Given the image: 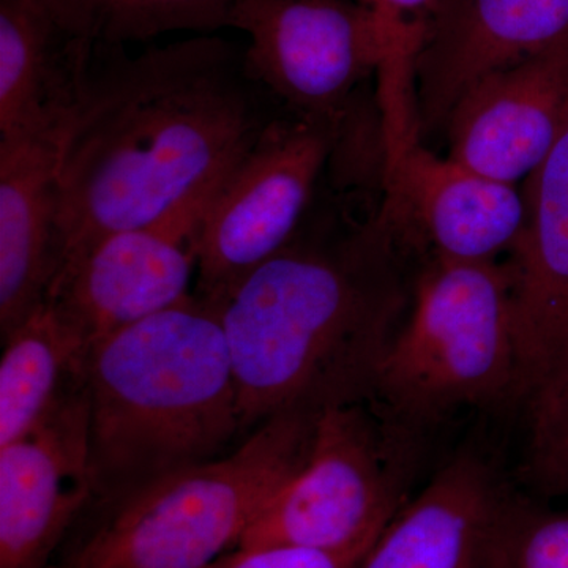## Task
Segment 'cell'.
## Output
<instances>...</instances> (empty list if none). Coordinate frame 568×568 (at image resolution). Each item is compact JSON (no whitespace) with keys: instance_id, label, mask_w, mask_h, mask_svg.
Returning a JSON list of instances; mask_svg holds the SVG:
<instances>
[{"instance_id":"3957f363","label":"cell","mask_w":568,"mask_h":568,"mask_svg":"<svg viewBox=\"0 0 568 568\" xmlns=\"http://www.w3.org/2000/svg\"><path fill=\"white\" fill-rule=\"evenodd\" d=\"M82 384L95 493L220 457L244 429L222 324L196 295L89 346Z\"/></svg>"},{"instance_id":"7402d4cb","label":"cell","mask_w":568,"mask_h":568,"mask_svg":"<svg viewBox=\"0 0 568 568\" xmlns=\"http://www.w3.org/2000/svg\"><path fill=\"white\" fill-rule=\"evenodd\" d=\"M375 10L388 39V54L416 58L437 0H362Z\"/></svg>"},{"instance_id":"ba28073f","label":"cell","mask_w":568,"mask_h":568,"mask_svg":"<svg viewBox=\"0 0 568 568\" xmlns=\"http://www.w3.org/2000/svg\"><path fill=\"white\" fill-rule=\"evenodd\" d=\"M230 28L248 36V69L284 110L338 126L388 59L386 29L362 0H235Z\"/></svg>"},{"instance_id":"9c48e42d","label":"cell","mask_w":568,"mask_h":568,"mask_svg":"<svg viewBox=\"0 0 568 568\" xmlns=\"http://www.w3.org/2000/svg\"><path fill=\"white\" fill-rule=\"evenodd\" d=\"M207 204L74 246L63 254L44 302L91 346L189 301Z\"/></svg>"},{"instance_id":"277c9868","label":"cell","mask_w":568,"mask_h":568,"mask_svg":"<svg viewBox=\"0 0 568 568\" xmlns=\"http://www.w3.org/2000/svg\"><path fill=\"white\" fill-rule=\"evenodd\" d=\"M510 399L523 402L510 268L429 256L369 402L422 437L458 410Z\"/></svg>"},{"instance_id":"7a4b0ae2","label":"cell","mask_w":568,"mask_h":568,"mask_svg":"<svg viewBox=\"0 0 568 568\" xmlns=\"http://www.w3.org/2000/svg\"><path fill=\"white\" fill-rule=\"evenodd\" d=\"M418 246L388 194L362 223H310L306 213L278 253L204 301L222 324L242 428L291 410L372 399L409 312Z\"/></svg>"},{"instance_id":"e0dca14e","label":"cell","mask_w":568,"mask_h":568,"mask_svg":"<svg viewBox=\"0 0 568 568\" xmlns=\"http://www.w3.org/2000/svg\"><path fill=\"white\" fill-rule=\"evenodd\" d=\"M97 44L69 0H0V136L70 123Z\"/></svg>"},{"instance_id":"2e32d148","label":"cell","mask_w":568,"mask_h":568,"mask_svg":"<svg viewBox=\"0 0 568 568\" xmlns=\"http://www.w3.org/2000/svg\"><path fill=\"white\" fill-rule=\"evenodd\" d=\"M70 123L0 136L2 338L43 304L61 264V164Z\"/></svg>"},{"instance_id":"6da1fadb","label":"cell","mask_w":568,"mask_h":568,"mask_svg":"<svg viewBox=\"0 0 568 568\" xmlns=\"http://www.w3.org/2000/svg\"><path fill=\"white\" fill-rule=\"evenodd\" d=\"M284 114L233 41L205 33L134 58L99 41L63 142L62 256L207 204Z\"/></svg>"},{"instance_id":"603a6c76","label":"cell","mask_w":568,"mask_h":568,"mask_svg":"<svg viewBox=\"0 0 568 568\" xmlns=\"http://www.w3.org/2000/svg\"><path fill=\"white\" fill-rule=\"evenodd\" d=\"M362 559L293 547L237 548L213 568H357Z\"/></svg>"},{"instance_id":"52a82bcc","label":"cell","mask_w":568,"mask_h":568,"mask_svg":"<svg viewBox=\"0 0 568 568\" xmlns=\"http://www.w3.org/2000/svg\"><path fill=\"white\" fill-rule=\"evenodd\" d=\"M339 126L276 119L212 194L197 237L194 295L212 301L297 233Z\"/></svg>"},{"instance_id":"8fae6325","label":"cell","mask_w":568,"mask_h":568,"mask_svg":"<svg viewBox=\"0 0 568 568\" xmlns=\"http://www.w3.org/2000/svg\"><path fill=\"white\" fill-rule=\"evenodd\" d=\"M93 493L81 381L36 428L0 447V568L43 567Z\"/></svg>"},{"instance_id":"5bb4252c","label":"cell","mask_w":568,"mask_h":568,"mask_svg":"<svg viewBox=\"0 0 568 568\" xmlns=\"http://www.w3.org/2000/svg\"><path fill=\"white\" fill-rule=\"evenodd\" d=\"M514 497L488 459L459 454L407 500L357 568H503Z\"/></svg>"},{"instance_id":"d6986e66","label":"cell","mask_w":568,"mask_h":568,"mask_svg":"<svg viewBox=\"0 0 568 568\" xmlns=\"http://www.w3.org/2000/svg\"><path fill=\"white\" fill-rule=\"evenodd\" d=\"M108 44L230 28L235 0H69Z\"/></svg>"},{"instance_id":"7c38bea8","label":"cell","mask_w":568,"mask_h":568,"mask_svg":"<svg viewBox=\"0 0 568 568\" xmlns=\"http://www.w3.org/2000/svg\"><path fill=\"white\" fill-rule=\"evenodd\" d=\"M414 123L388 126L387 193L402 205L432 256L497 263L514 252L528 223L525 194L422 148Z\"/></svg>"},{"instance_id":"ffe728a7","label":"cell","mask_w":568,"mask_h":568,"mask_svg":"<svg viewBox=\"0 0 568 568\" xmlns=\"http://www.w3.org/2000/svg\"><path fill=\"white\" fill-rule=\"evenodd\" d=\"M525 403L528 436L519 476L540 495L568 496V358Z\"/></svg>"},{"instance_id":"9a60e30c","label":"cell","mask_w":568,"mask_h":568,"mask_svg":"<svg viewBox=\"0 0 568 568\" xmlns=\"http://www.w3.org/2000/svg\"><path fill=\"white\" fill-rule=\"evenodd\" d=\"M526 181L528 223L507 263L523 402L568 358V103L551 151Z\"/></svg>"},{"instance_id":"4fadbf2b","label":"cell","mask_w":568,"mask_h":568,"mask_svg":"<svg viewBox=\"0 0 568 568\" xmlns=\"http://www.w3.org/2000/svg\"><path fill=\"white\" fill-rule=\"evenodd\" d=\"M567 103L568 40L477 81L448 115V159L515 185L551 151Z\"/></svg>"},{"instance_id":"30bf717a","label":"cell","mask_w":568,"mask_h":568,"mask_svg":"<svg viewBox=\"0 0 568 568\" xmlns=\"http://www.w3.org/2000/svg\"><path fill=\"white\" fill-rule=\"evenodd\" d=\"M568 40V0H437L413 61L418 133L446 130L477 81Z\"/></svg>"},{"instance_id":"ac0fdd59","label":"cell","mask_w":568,"mask_h":568,"mask_svg":"<svg viewBox=\"0 0 568 568\" xmlns=\"http://www.w3.org/2000/svg\"><path fill=\"white\" fill-rule=\"evenodd\" d=\"M3 339L0 447L20 439L80 386L88 343L43 302Z\"/></svg>"},{"instance_id":"44dd1931","label":"cell","mask_w":568,"mask_h":568,"mask_svg":"<svg viewBox=\"0 0 568 568\" xmlns=\"http://www.w3.org/2000/svg\"><path fill=\"white\" fill-rule=\"evenodd\" d=\"M503 568H568V510H549L515 495Z\"/></svg>"},{"instance_id":"8992f818","label":"cell","mask_w":568,"mask_h":568,"mask_svg":"<svg viewBox=\"0 0 568 568\" xmlns=\"http://www.w3.org/2000/svg\"><path fill=\"white\" fill-rule=\"evenodd\" d=\"M420 439L372 402L324 407L305 465L265 504L237 548L364 558L407 503Z\"/></svg>"},{"instance_id":"5b68a950","label":"cell","mask_w":568,"mask_h":568,"mask_svg":"<svg viewBox=\"0 0 568 568\" xmlns=\"http://www.w3.org/2000/svg\"><path fill=\"white\" fill-rule=\"evenodd\" d=\"M317 413L257 426L233 454L152 478L118 497L73 568H213L305 465Z\"/></svg>"}]
</instances>
